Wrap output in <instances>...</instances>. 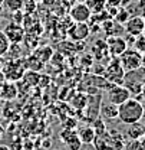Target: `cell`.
Returning <instances> with one entry per match:
<instances>
[{
    "label": "cell",
    "mask_w": 145,
    "mask_h": 150,
    "mask_svg": "<svg viewBox=\"0 0 145 150\" xmlns=\"http://www.w3.org/2000/svg\"><path fill=\"white\" fill-rule=\"evenodd\" d=\"M144 105L138 98H129L124 104L118 105V118L121 120V123L124 124H134L142 120V114H144Z\"/></svg>",
    "instance_id": "6da1fadb"
},
{
    "label": "cell",
    "mask_w": 145,
    "mask_h": 150,
    "mask_svg": "<svg viewBox=\"0 0 145 150\" xmlns=\"http://www.w3.org/2000/svg\"><path fill=\"white\" fill-rule=\"evenodd\" d=\"M25 69H26L25 61L12 58V59H9V61H4L1 74H3L6 81L13 82V81H18V79L25 76Z\"/></svg>",
    "instance_id": "7a4b0ae2"
},
{
    "label": "cell",
    "mask_w": 145,
    "mask_h": 150,
    "mask_svg": "<svg viewBox=\"0 0 145 150\" xmlns=\"http://www.w3.org/2000/svg\"><path fill=\"white\" fill-rule=\"evenodd\" d=\"M118 59H119V64H121L122 69L125 71V74L138 71L142 67V54H139L135 49H129L128 48Z\"/></svg>",
    "instance_id": "3957f363"
},
{
    "label": "cell",
    "mask_w": 145,
    "mask_h": 150,
    "mask_svg": "<svg viewBox=\"0 0 145 150\" xmlns=\"http://www.w3.org/2000/svg\"><path fill=\"white\" fill-rule=\"evenodd\" d=\"M104 78L112 85H122L124 78H125V71L122 69L119 59L118 58H111L104 71Z\"/></svg>",
    "instance_id": "277c9868"
},
{
    "label": "cell",
    "mask_w": 145,
    "mask_h": 150,
    "mask_svg": "<svg viewBox=\"0 0 145 150\" xmlns=\"http://www.w3.org/2000/svg\"><path fill=\"white\" fill-rule=\"evenodd\" d=\"M105 42H106V46H108L109 55L112 58H119L128 49L127 39H124L122 36H118V35L108 36V39Z\"/></svg>",
    "instance_id": "5b68a950"
},
{
    "label": "cell",
    "mask_w": 145,
    "mask_h": 150,
    "mask_svg": "<svg viewBox=\"0 0 145 150\" xmlns=\"http://www.w3.org/2000/svg\"><path fill=\"white\" fill-rule=\"evenodd\" d=\"M1 32L9 39L10 45H19L25 39V29H23V26L20 23H16V22L7 23Z\"/></svg>",
    "instance_id": "8992f818"
},
{
    "label": "cell",
    "mask_w": 145,
    "mask_h": 150,
    "mask_svg": "<svg viewBox=\"0 0 145 150\" xmlns=\"http://www.w3.org/2000/svg\"><path fill=\"white\" fill-rule=\"evenodd\" d=\"M59 137L68 150H81L83 146L75 129H63L59 133Z\"/></svg>",
    "instance_id": "52a82bcc"
},
{
    "label": "cell",
    "mask_w": 145,
    "mask_h": 150,
    "mask_svg": "<svg viewBox=\"0 0 145 150\" xmlns=\"http://www.w3.org/2000/svg\"><path fill=\"white\" fill-rule=\"evenodd\" d=\"M69 16L73 22L76 23H88L92 18V13L89 10V7L86 6V3H76L71 7V12H69Z\"/></svg>",
    "instance_id": "ba28073f"
},
{
    "label": "cell",
    "mask_w": 145,
    "mask_h": 150,
    "mask_svg": "<svg viewBox=\"0 0 145 150\" xmlns=\"http://www.w3.org/2000/svg\"><path fill=\"white\" fill-rule=\"evenodd\" d=\"M124 29L127 32V35L132 38H138L139 35H142L145 30V20L142 16H131L125 22Z\"/></svg>",
    "instance_id": "9c48e42d"
},
{
    "label": "cell",
    "mask_w": 145,
    "mask_h": 150,
    "mask_svg": "<svg viewBox=\"0 0 145 150\" xmlns=\"http://www.w3.org/2000/svg\"><path fill=\"white\" fill-rule=\"evenodd\" d=\"M132 95L128 91L124 85H112L108 90V101L115 104V105H121L124 104L127 100H129Z\"/></svg>",
    "instance_id": "30bf717a"
},
{
    "label": "cell",
    "mask_w": 145,
    "mask_h": 150,
    "mask_svg": "<svg viewBox=\"0 0 145 150\" xmlns=\"http://www.w3.org/2000/svg\"><path fill=\"white\" fill-rule=\"evenodd\" d=\"M91 33V28L88 23H73L72 26L69 28L68 30V35L71 39L76 40V42H81V40H85L86 38L89 36Z\"/></svg>",
    "instance_id": "8fae6325"
},
{
    "label": "cell",
    "mask_w": 145,
    "mask_h": 150,
    "mask_svg": "<svg viewBox=\"0 0 145 150\" xmlns=\"http://www.w3.org/2000/svg\"><path fill=\"white\" fill-rule=\"evenodd\" d=\"M99 112L102 115V120H115L118 118V105L112 103H104L99 107Z\"/></svg>",
    "instance_id": "7c38bea8"
},
{
    "label": "cell",
    "mask_w": 145,
    "mask_h": 150,
    "mask_svg": "<svg viewBox=\"0 0 145 150\" xmlns=\"http://www.w3.org/2000/svg\"><path fill=\"white\" fill-rule=\"evenodd\" d=\"M76 133H78V137L81 139L82 144H92L95 137H96L92 126H82L79 130H76Z\"/></svg>",
    "instance_id": "4fadbf2b"
},
{
    "label": "cell",
    "mask_w": 145,
    "mask_h": 150,
    "mask_svg": "<svg viewBox=\"0 0 145 150\" xmlns=\"http://www.w3.org/2000/svg\"><path fill=\"white\" fill-rule=\"evenodd\" d=\"M145 134V126L141 124V121L129 124L127 129V137L129 140H139Z\"/></svg>",
    "instance_id": "5bb4252c"
},
{
    "label": "cell",
    "mask_w": 145,
    "mask_h": 150,
    "mask_svg": "<svg viewBox=\"0 0 145 150\" xmlns=\"http://www.w3.org/2000/svg\"><path fill=\"white\" fill-rule=\"evenodd\" d=\"M95 48H93V54L96 56V59L98 61H104V59H111L112 56L109 55V51H108V46H106V42H104V40H98V42H95V45H93Z\"/></svg>",
    "instance_id": "9a60e30c"
},
{
    "label": "cell",
    "mask_w": 145,
    "mask_h": 150,
    "mask_svg": "<svg viewBox=\"0 0 145 150\" xmlns=\"http://www.w3.org/2000/svg\"><path fill=\"white\" fill-rule=\"evenodd\" d=\"M106 1H108V0H86L85 3H86V6L89 7L92 15H98V13H101V12L105 10Z\"/></svg>",
    "instance_id": "2e32d148"
},
{
    "label": "cell",
    "mask_w": 145,
    "mask_h": 150,
    "mask_svg": "<svg viewBox=\"0 0 145 150\" xmlns=\"http://www.w3.org/2000/svg\"><path fill=\"white\" fill-rule=\"evenodd\" d=\"M1 94H4L3 97H6L7 100H12V98H15V97H16V94H18L16 85H15L13 82H10V81H7V82H3V84H1Z\"/></svg>",
    "instance_id": "e0dca14e"
},
{
    "label": "cell",
    "mask_w": 145,
    "mask_h": 150,
    "mask_svg": "<svg viewBox=\"0 0 145 150\" xmlns=\"http://www.w3.org/2000/svg\"><path fill=\"white\" fill-rule=\"evenodd\" d=\"M3 6L12 13H16V12H20V9L23 7V0H4Z\"/></svg>",
    "instance_id": "ac0fdd59"
},
{
    "label": "cell",
    "mask_w": 145,
    "mask_h": 150,
    "mask_svg": "<svg viewBox=\"0 0 145 150\" xmlns=\"http://www.w3.org/2000/svg\"><path fill=\"white\" fill-rule=\"evenodd\" d=\"M92 129L95 130V134H96V136H104V134H106V133H108L106 124H105V121H104L102 118H96V120L93 121Z\"/></svg>",
    "instance_id": "d6986e66"
},
{
    "label": "cell",
    "mask_w": 145,
    "mask_h": 150,
    "mask_svg": "<svg viewBox=\"0 0 145 150\" xmlns=\"http://www.w3.org/2000/svg\"><path fill=\"white\" fill-rule=\"evenodd\" d=\"M131 18L129 16V13H128V10L125 7H119L118 10H116V13H115V23H121V25H125V22H127L128 19Z\"/></svg>",
    "instance_id": "ffe728a7"
},
{
    "label": "cell",
    "mask_w": 145,
    "mask_h": 150,
    "mask_svg": "<svg viewBox=\"0 0 145 150\" xmlns=\"http://www.w3.org/2000/svg\"><path fill=\"white\" fill-rule=\"evenodd\" d=\"M9 48H10L9 39L6 38V35H4L1 30H0V56H1V58H4V56L7 55Z\"/></svg>",
    "instance_id": "44dd1931"
},
{
    "label": "cell",
    "mask_w": 145,
    "mask_h": 150,
    "mask_svg": "<svg viewBox=\"0 0 145 150\" xmlns=\"http://www.w3.org/2000/svg\"><path fill=\"white\" fill-rule=\"evenodd\" d=\"M134 49L138 51L139 54H145V35H139L134 40Z\"/></svg>",
    "instance_id": "7402d4cb"
},
{
    "label": "cell",
    "mask_w": 145,
    "mask_h": 150,
    "mask_svg": "<svg viewBox=\"0 0 145 150\" xmlns=\"http://www.w3.org/2000/svg\"><path fill=\"white\" fill-rule=\"evenodd\" d=\"M122 150H144V147H142L139 140H128L127 143L124 144Z\"/></svg>",
    "instance_id": "603a6c76"
},
{
    "label": "cell",
    "mask_w": 145,
    "mask_h": 150,
    "mask_svg": "<svg viewBox=\"0 0 145 150\" xmlns=\"http://www.w3.org/2000/svg\"><path fill=\"white\" fill-rule=\"evenodd\" d=\"M141 95L145 97V78L142 79V85H141Z\"/></svg>",
    "instance_id": "cb8c5ba5"
},
{
    "label": "cell",
    "mask_w": 145,
    "mask_h": 150,
    "mask_svg": "<svg viewBox=\"0 0 145 150\" xmlns=\"http://www.w3.org/2000/svg\"><path fill=\"white\" fill-rule=\"evenodd\" d=\"M139 142H141V144H142V147H144V150H145V134L139 139Z\"/></svg>",
    "instance_id": "d4e9b609"
},
{
    "label": "cell",
    "mask_w": 145,
    "mask_h": 150,
    "mask_svg": "<svg viewBox=\"0 0 145 150\" xmlns=\"http://www.w3.org/2000/svg\"><path fill=\"white\" fill-rule=\"evenodd\" d=\"M3 65H4V59L0 56V72H1V69H3Z\"/></svg>",
    "instance_id": "484cf974"
},
{
    "label": "cell",
    "mask_w": 145,
    "mask_h": 150,
    "mask_svg": "<svg viewBox=\"0 0 145 150\" xmlns=\"http://www.w3.org/2000/svg\"><path fill=\"white\" fill-rule=\"evenodd\" d=\"M4 81H6V79H4V76H3V74H1V72H0V85H1Z\"/></svg>",
    "instance_id": "4316f807"
},
{
    "label": "cell",
    "mask_w": 145,
    "mask_h": 150,
    "mask_svg": "<svg viewBox=\"0 0 145 150\" xmlns=\"http://www.w3.org/2000/svg\"><path fill=\"white\" fill-rule=\"evenodd\" d=\"M141 68H142V69L145 71V54L142 55V67H141Z\"/></svg>",
    "instance_id": "83f0119b"
},
{
    "label": "cell",
    "mask_w": 145,
    "mask_h": 150,
    "mask_svg": "<svg viewBox=\"0 0 145 150\" xmlns=\"http://www.w3.org/2000/svg\"><path fill=\"white\" fill-rule=\"evenodd\" d=\"M0 150H10L9 147H6V146H0Z\"/></svg>",
    "instance_id": "f1b7e54d"
},
{
    "label": "cell",
    "mask_w": 145,
    "mask_h": 150,
    "mask_svg": "<svg viewBox=\"0 0 145 150\" xmlns=\"http://www.w3.org/2000/svg\"><path fill=\"white\" fill-rule=\"evenodd\" d=\"M142 18H144V20H145V6L142 7Z\"/></svg>",
    "instance_id": "f546056e"
},
{
    "label": "cell",
    "mask_w": 145,
    "mask_h": 150,
    "mask_svg": "<svg viewBox=\"0 0 145 150\" xmlns=\"http://www.w3.org/2000/svg\"><path fill=\"white\" fill-rule=\"evenodd\" d=\"M142 120L145 121V108H144V114H142Z\"/></svg>",
    "instance_id": "4dcf8cb0"
}]
</instances>
